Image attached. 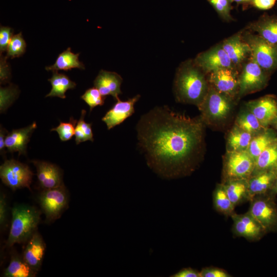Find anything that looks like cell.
<instances>
[{"label": "cell", "instance_id": "6da1fadb", "mask_svg": "<svg viewBox=\"0 0 277 277\" xmlns=\"http://www.w3.org/2000/svg\"><path fill=\"white\" fill-rule=\"evenodd\" d=\"M206 125L167 106L157 107L137 123L138 146L149 167L160 176L172 179L190 174L203 161Z\"/></svg>", "mask_w": 277, "mask_h": 277}, {"label": "cell", "instance_id": "7a4b0ae2", "mask_svg": "<svg viewBox=\"0 0 277 277\" xmlns=\"http://www.w3.org/2000/svg\"><path fill=\"white\" fill-rule=\"evenodd\" d=\"M209 88L208 75L194 62L189 60L177 69L173 89L176 100L197 107L205 97Z\"/></svg>", "mask_w": 277, "mask_h": 277}, {"label": "cell", "instance_id": "3957f363", "mask_svg": "<svg viewBox=\"0 0 277 277\" xmlns=\"http://www.w3.org/2000/svg\"><path fill=\"white\" fill-rule=\"evenodd\" d=\"M236 100L216 91L209 84L208 92L198 107L200 116L206 126L219 127L230 117Z\"/></svg>", "mask_w": 277, "mask_h": 277}, {"label": "cell", "instance_id": "277c9868", "mask_svg": "<svg viewBox=\"0 0 277 277\" xmlns=\"http://www.w3.org/2000/svg\"><path fill=\"white\" fill-rule=\"evenodd\" d=\"M12 215L10 232L7 241L8 247L28 241L36 232L41 212L33 206L17 205L12 209Z\"/></svg>", "mask_w": 277, "mask_h": 277}, {"label": "cell", "instance_id": "5b68a950", "mask_svg": "<svg viewBox=\"0 0 277 277\" xmlns=\"http://www.w3.org/2000/svg\"><path fill=\"white\" fill-rule=\"evenodd\" d=\"M244 40L251 50V56L264 70L272 74L277 70V44L271 43L251 31L243 30Z\"/></svg>", "mask_w": 277, "mask_h": 277}, {"label": "cell", "instance_id": "8992f818", "mask_svg": "<svg viewBox=\"0 0 277 277\" xmlns=\"http://www.w3.org/2000/svg\"><path fill=\"white\" fill-rule=\"evenodd\" d=\"M271 75L250 57L239 72V98L263 90L268 85Z\"/></svg>", "mask_w": 277, "mask_h": 277}, {"label": "cell", "instance_id": "52a82bcc", "mask_svg": "<svg viewBox=\"0 0 277 277\" xmlns=\"http://www.w3.org/2000/svg\"><path fill=\"white\" fill-rule=\"evenodd\" d=\"M255 161L247 150L226 151L223 157L222 181L236 179L248 180L252 175Z\"/></svg>", "mask_w": 277, "mask_h": 277}, {"label": "cell", "instance_id": "ba28073f", "mask_svg": "<svg viewBox=\"0 0 277 277\" xmlns=\"http://www.w3.org/2000/svg\"><path fill=\"white\" fill-rule=\"evenodd\" d=\"M248 211L267 233L277 231V203L275 196L266 194L252 198Z\"/></svg>", "mask_w": 277, "mask_h": 277}, {"label": "cell", "instance_id": "9c48e42d", "mask_svg": "<svg viewBox=\"0 0 277 277\" xmlns=\"http://www.w3.org/2000/svg\"><path fill=\"white\" fill-rule=\"evenodd\" d=\"M33 175L27 165L14 159L6 160L0 167L2 182L13 190L22 188L30 189Z\"/></svg>", "mask_w": 277, "mask_h": 277}, {"label": "cell", "instance_id": "30bf717a", "mask_svg": "<svg viewBox=\"0 0 277 277\" xmlns=\"http://www.w3.org/2000/svg\"><path fill=\"white\" fill-rule=\"evenodd\" d=\"M38 201L46 220L53 221L58 219L68 203V195L64 185L52 189H43Z\"/></svg>", "mask_w": 277, "mask_h": 277}, {"label": "cell", "instance_id": "8fae6325", "mask_svg": "<svg viewBox=\"0 0 277 277\" xmlns=\"http://www.w3.org/2000/svg\"><path fill=\"white\" fill-rule=\"evenodd\" d=\"M193 60L207 75L221 69H230L238 71L224 50L222 42L199 53Z\"/></svg>", "mask_w": 277, "mask_h": 277}, {"label": "cell", "instance_id": "7c38bea8", "mask_svg": "<svg viewBox=\"0 0 277 277\" xmlns=\"http://www.w3.org/2000/svg\"><path fill=\"white\" fill-rule=\"evenodd\" d=\"M239 72L230 69H221L208 75L209 84L216 91L236 101L239 98Z\"/></svg>", "mask_w": 277, "mask_h": 277}, {"label": "cell", "instance_id": "4fadbf2b", "mask_svg": "<svg viewBox=\"0 0 277 277\" xmlns=\"http://www.w3.org/2000/svg\"><path fill=\"white\" fill-rule=\"evenodd\" d=\"M231 217L233 221L232 231L236 236L244 238L249 241H256L267 233L248 211L239 214L235 213Z\"/></svg>", "mask_w": 277, "mask_h": 277}, {"label": "cell", "instance_id": "5bb4252c", "mask_svg": "<svg viewBox=\"0 0 277 277\" xmlns=\"http://www.w3.org/2000/svg\"><path fill=\"white\" fill-rule=\"evenodd\" d=\"M245 106L264 127H270L277 118V97L275 95L267 94L249 101L245 104Z\"/></svg>", "mask_w": 277, "mask_h": 277}, {"label": "cell", "instance_id": "9a60e30c", "mask_svg": "<svg viewBox=\"0 0 277 277\" xmlns=\"http://www.w3.org/2000/svg\"><path fill=\"white\" fill-rule=\"evenodd\" d=\"M242 31L222 42L224 50L239 72L242 65L251 56V48L243 38Z\"/></svg>", "mask_w": 277, "mask_h": 277}, {"label": "cell", "instance_id": "2e32d148", "mask_svg": "<svg viewBox=\"0 0 277 277\" xmlns=\"http://www.w3.org/2000/svg\"><path fill=\"white\" fill-rule=\"evenodd\" d=\"M140 97V95L137 94L125 101H120V99L117 100L102 119L106 124L108 130L122 123L134 113V105Z\"/></svg>", "mask_w": 277, "mask_h": 277}, {"label": "cell", "instance_id": "e0dca14e", "mask_svg": "<svg viewBox=\"0 0 277 277\" xmlns=\"http://www.w3.org/2000/svg\"><path fill=\"white\" fill-rule=\"evenodd\" d=\"M31 162L36 167L37 179L43 189L56 188L64 184L62 171L56 165L42 161Z\"/></svg>", "mask_w": 277, "mask_h": 277}, {"label": "cell", "instance_id": "ac0fdd59", "mask_svg": "<svg viewBox=\"0 0 277 277\" xmlns=\"http://www.w3.org/2000/svg\"><path fill=\"white\" fill-rule=\"evenodd\" d=\"M123 81L122 77L117 73L101 70L93 84L100 93L103 95H112L116 101L118 95L122 94L121 86Z\"/></svg>", "mask_w": 277, "mask_h": 277}, {"label": "cell", "instance_id": "d6986e66", "mask_svg": "<svg viewBox=\"0 0 277 277\" xmlns=\"http://www.w3.org/2000/svg\"><path fill=\"white\" fill-rule=\"evenodd\" d=\"M23 258L28 265L37 272L42 263L46 244L41 235L36 231L27 242Z\"/></svg>", "mask_w": 277, "mask_h": 277}, {"label": "cell", "instance_id": "ffe728a7", "mask_svg": "<svg viewBox=\"0 0 277 277\" xmlns=\"http://www.w3.org/2000/svg\"><path fill=\"white\" fill-rule=\"evenodd\" d=\"M34 122L31 125L21 129L13 130L7 133L5 138V146L10 152H18V156L26 154L27 144L30 137L36 128Z\"/></svg>", "mask_w": 277, "mask_h": 277}, {"label": "cell", "instance_id": "44dd1931", "mask_svg": "<svg viewBox=\"0 0 277 277\" xmlns=\"http://www.w3.org/2000/svg\"><path fill=\"white\" fill-rule=\"evenodd\" d=\"M276 175L277 170H265L252 175L248 179L251 200L254 196L269 193Z\"/></svg>", "mask_w": 277, "mask_h": 277}, {"label": "cell", "instance_id": "7402d4cb", "mask_svg": "<svg viewBox=\"0 0 277 277\" xmlns=\"http://www.w3.org/2000/svg\"><path fill=\"white\" fill-rule=\"evenodd\" d=\"M247 28L268 42L277 44V15L265 14Z\"/></svg>", "mask_w": 277, "mask_h": 277}, {"label": "cell", "instance_id": "603a6c76", "mask_svg": "<svg viewBox=\"0 0 277 277\" xmlns=\"http://www.w3.org/2000/svg\"><path fill=\"white\" fill-rule=\"evenodd\" d=\"M222 183L224 185L230 200L235 207L251 200L248 180H231Z\"/></svg>", "mask_w": 277, "mask_h": 277}, {"label": "cell", "instance_id": "cb8c5ba5", "mask_svg": "<svg viewBox=\"0 0 277 277\" xmlns=\"http://www.w3.org/2000/svg\"><path fill=\"white\" fill-rule=\"evenodd\" d=\"M276 140L277 132L272 127H268L252 137L247 151L255 162L259 155Z\"/></svg>", "mask_w": 277, "mask_h": 277}, {"label": "cell", "instance_id": "d4e9b609", "mask_svg": "<svg viewBox=\"0 0 277 277\" xmlns=\"http://www.w3.org/2000/svg\"><path fill=\"white\" fill-rule=\"evenodd\" d=\"M253 136L234 124L226 136V151L247 150Z\"/></svg>", "mask_w": 277, "mask_h": 277}, {"label": "cell", "instance_id": "484cf974", "mask_svg": "<svg viewBox=\"0 0 277 277\" xmlns=\"http://www.w3.org/2000/svg\"><path fill=\"white\" fill-rule=\"evenodd\" d=\"M80 53L75 54L73 53L70 47L57 56L54 64L51 66L46 67L47 71L70 70L73 68L84 69V64L78 59Z\"/></svg>", "mask_w": 277, "mask_h": 277}, {"label": "cell", "instance_id": "4316f807", "mask_svg": "<svg viewBox=\"0 0 277 277\" xmlns=\"http://www.w3.org/2000/svg\"><path fill=\"white\" fill-rule=\"evenodd\" d=\"M36 272L28 265L23 257L13 252L11 255L10 263L5 270L3 276L34 277Z\"/></svg>", "mask_w": 277, "mask_h": 277}, {"label": "cell", "instance_id": "83f0119b", "mask_svg": "<svg viewBox=\"0 0 277 277\" xmlns=\"http://www.w3.org/2000/svg\"><path fill=\"white\" fill-rule=\"evenodd\" d=\"M234 125L253 136L263 132L267 128L261 124L256 116L246 106L239 111L235 120Z\"/></svg>", "mask_w": 277, "mask_h": 277}, {"label": "cell", "instance_id": "f1b7e54d", "mask_svg": "<svg viewBox=\"0 0 277 277\" xmlns=\"http://www.w3.org/2000/svg\"><path fill=\"white\" fill-rule=\"evenodd\" d=\"M269 170H277V140L267 147L257 157L252 175Z\"/></svg>", "mask_w": 277, "mask_h": 277}, {"label": "cell", "instance_id": "f546056e", "mask_svg": "<svg viewBox=\"0 0 277 277\" xmlns=\"http://www.w3.org/2000/svg\"><path fill=\"white\" fill-rule=\"evenodd\" d=\"M48 81L50 82L52 88L46 97L56 96L65 98L66 91L74 89L76 86V83L71 81L67 75L58 73L57 71H52V75L48 79Z\"/></svg>", "mask_w": 277, "mask_h": 277}, {"label": "cell", "instance_id": "4dcf8cb0", "mask_svg": "<svg viewBox=\"0 0 277 277\" xmlns=\"http://www.w3.org/2000/svg\"><path fill=\"white\" fill-rule=\"evenodd\" d=\"M212 200L214 209L221 214L231 217L235 213V207L230 200L223 183L216 185L213 192Z\"/></svg>", "mask_w": 277, "mask_h": 277}, {"label": "cell", "instance_id": "1f68e13d", "mask_svg": "<svg viewBox=\"0 0 277 277\" xmlns=\"http://www.w3.org/2000/svg\"><path fill=\"white\" fill-rule=\"evenodd\" d=\"M86 113V110H82L80 118L75 126L74 135L75 143L77 145L87 141H93L92 124L87 123L85 121Z\"/></svg>", "mask_w": 277, "mask_h": 277}, {"label": "cell", "instance_id": "d6a6232c", "mask_svg": "<svg viewBox=\"0 0 277 277\" xmlns=\"http://www.w3.org/2000/svg\"><path fill=\"white\" fill-rule=\"evenodd\" d=\"M26 43L22 32L14 35L8 46L6 56L7 58L18 57L26 51Z\"/></svg>", "mask_w": 277, "mask_h": 277}, {"label": "cell", "instance_id": "836d02e7", "mask_svg": "<svg viewBox=\"0 0 277 277\" xmlns=\"http://www.w3.org/2000/svg\"><path fill=\"white\" fill-rule=\"evenodd\" d=\"M18 94L17 88L14 85L3 88L0 90V110L4 112L14 101Z\"/></svg>", "mask_w": 277, "mask_h": 277}, {"label": "cell", "instance_id": "e575fe53", "mask_svg": "<svg viewBox=\"0 0 277 277\" xmlns=\"http://www.w3.org/2000/svg\"><path fill=\"white\" fill-rule=\"evenodd\" d=\"M207 1L222 19L227 22L233 19L231 15L232 0Z\"/></svg>", "mask_w": 277, "mask_h": 277}, {"label": "cell", "instance_id": "d590c367", "mask_svg": "<svg viewBox=\"0 0 277 277\" xmlns=\"http://www.w3.org/2000/svg\"><path fill=\"white\" fill-rule=\"evenodd\" d=\"M76 123L77 121L71 117L68 122H61L57 127L51 129V131L57 132L61 141H67L75 134V126Z\"/></svg>", "mask_w": 277, "mask_h": 277}, {"label": "cell", "instance_id": "8d00e7d4", "mask_svg": "<svg viewBox=\"0 0 277 277\" xmlns=\"http://www.w3.org/2000/svg\"><path fill=\"white\" fill-rule=\"evenodd\" d=\"M81 98L88 105L91 111L94 107L102 106L104 104L106 97L94 87L87 89Z\"/></svg>", "mask_w": 277, "mask_h": 277}, {"label": "cell", "instance_id": "74e56055", "mask_svg": "<svg viewBox=\"0 0 277 277\" xmlns=\"http://www.w3.org/2000/svg\"><path fill=\"white\" fill-rule=\"evenodd\" d=\"M13 31L7 26H1L0 28V53L1 54L7 51L8 46L12 37Z\"/></svg>", "mask_w": 277, "mask_h": 277}, {"label": "cell", "instance_id": "f35d334b", "mask_svg": "<svg viewBox=\"0 0 277 277\" xmlns=\"http://www.w3.org/2000/svg\"><path fill=\"white\" fill-rule=\"evenodd\" d=\"M7 57L1 54L0 58V82L3 84L9 82L11 77L10 67L7 62Z\"/></svg>", "mask_w": 277, "mask_h": 277}, {"label": "cell", "instance_id": "ab89813d", "mask_svg": "<svg viewBox=\"0 0 277 277\" xmlns=\"http://www.w3.org/2000/svg\"><path fill=\"white\" fill-rule=\"evenodd\" d=\"M201 277H230L232 276L226 270L213 267L203 268L200 271Z\"/></svg>", "mask_w": 277, "mask_h": 277}, {"label": "cell", "instance_id": "60d3db41", "mask_svg": "<svg viewBox=\"0 0 277 277\" xmlns=\"http://www.w3.org/2000/svg\"><path fill=\"white\" fill-rule=\"evenodd\" d=\"M7 205L5 195L1 193L0 196V225L1 227L5 226L7 222Z\"/></svg>", "mask_w": 277, "mask_h": 277}, {"label": "cell", "instance_id": "b9f144b4", "mask_svg": "<svg viewBox=\"0 0 277 277\" xmlns=\"http://www.w3.org/2000/svg\"><path fill=\"white\" fill-rule=\"evenodd\" d=\"M277 0H252L251 6L258 9L267 10L272 8Z\"/></svg>", "mask_w": 277, "mask_h": 277}, {"label": "cell", "instance_id": "7bdbcfd3", "mask_svg": "<svg viewBox=\"0 0 277 277\" xmlns=\"http://www.w3.org/2000/svg\"><path fill=\"white\" fill-rule=\"evenodd\" d=\"M172 277H201L200 273L197 270L191 268H183L177 273L172 275Z\"/></svg>", "mask_w": 277, "mask_h": 277}, {"label": "cell", "instance_id": "ee69618b", "mask_svg": "<svg viewBox=\"0 0 277 277\" xmlns=\"http://www.w3.org/2000/svg\"><path fill=\"white\" fill-rule=\"evenodd\" d=\"M7 131L2 127H1L0 130V152L2 155H4L6 153L5 148V138L7 134L6 133Z\"/></svg>", "mask_w": 277, "mask_h": 277}, {"label": "cell", "instance_id": "f6af8a7d", "mask_svg": "<svg viewBox=\"0 0 277 277\" xmlns=\"http://www.w3.org/2000/svg\"><path fill=\"white\" fill-rule=\"evenodd\" d=\"M269 194L274 196L277 195V175Z\"/></svg>", "mask_w": 277, "mask_h": 277}, {"label": "cell", "instance_id": "bcb514c9", "mask_svg": "<svg viewBox=\"0 0 277 277\" xmlns=\"http://www.w3.org/2000/svg\"><path fill=\"white\" fill-rule=\"evenodd\" d=\"M233 2H235L237 4L242 5L243 6L247 7L251 6L252 0H232Z\"/></svg>", "mask_w": 277, "mask_h": 277}, {"label": "cell", "instance_id": "7dc6e473", "mask_svg": "<svg viewBox=\"0 0 277 277\" xmlns=\"http://www.w3.org/2000/svg\"><path fill=\"white\" fill-rule=\"evenodd\" d=\"M270 127L277 132V118L272 122Z\"/></svg>", "mask_w": 277, "mask_h": 277}]
</instances>
